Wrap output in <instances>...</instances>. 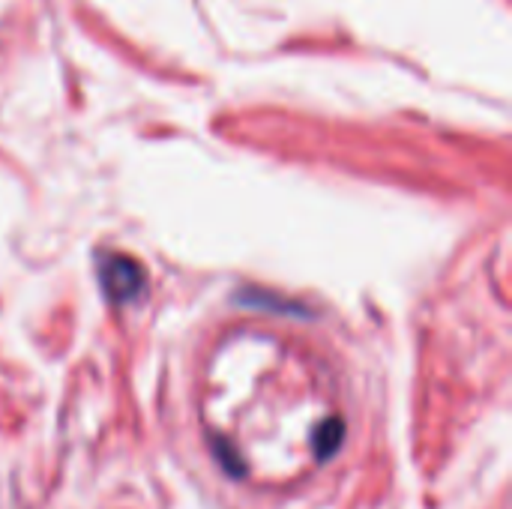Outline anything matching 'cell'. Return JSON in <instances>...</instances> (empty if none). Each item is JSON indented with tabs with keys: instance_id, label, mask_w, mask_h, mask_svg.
<instances>
[{
	"instance_id": "1",
	"label": "cell",
	"mask_w": 512,
	"mask_h": 509,
	"mask_svg": "<svg viewBox=\"0 0 512 509\" xmlns=\"http://www.w3.org/2000/svg\"><path fill=\"white\" fill-rule=\"evenodd\" d=\"M99 282L111 303H129L144 291V270L126 255H105L99 261Z\"/></svg>"
},
{
	"instance_id": "2",
	"label": "cell",
	"mask_w": 512,
	"mask_h": 509,
	"mask_svg": "<svg viewBox=\"0 0 512 509\" xmlns=\"http://www.w3.org/2000/svg\"><path fill=\"white\" fill-rule=\"evenodd\" d=\"M345 441V426L342 420H327L315 429V438H312V447H315V456L318 459H330Z\"/></svg>"
}]
</instances>
